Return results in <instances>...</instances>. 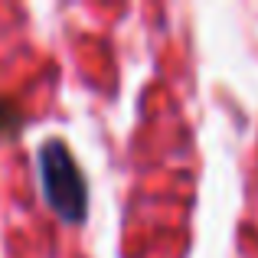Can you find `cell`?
<instances>
[{
  "label": "cell",
  "instance_id": "6da1fadb",
  "mask_svg": "<svg viewBox=\"0 0 258 258\" xmlns=\"http://www.w3.org/2000/svg\"><path fill=\"white\" fill-rule=\"evenodd\" d=\"M39 173H43L46 200L59 213V219L82 222L85 206H88L85 180H82V173H79L76 160H72L69 147L62 141H46L43 144V151H39Z\"/></svg>",
  "mask_w": 258,
  "mask_h": 258
},
{
  "label": "cell",
  "instance_id": "7a4b0ae2",
  "mask_svg": "<svg viewBox=\"0 0 258 258\" xmlns=\"http://www.w3.org/2000/svg\"><path fill=\"white\" fill-rule=\"evenodd\" d=\"M4 114H13L10 105H0V131H4Z\"/></svg>",
  "mask_w": 258,
  "mask_h": 258
}]
</instances>
